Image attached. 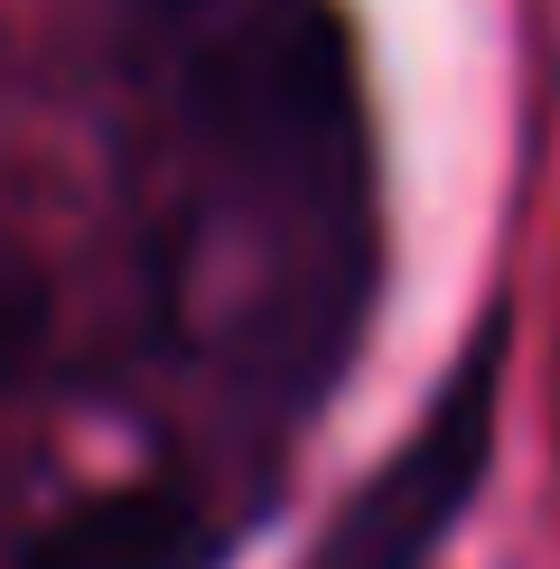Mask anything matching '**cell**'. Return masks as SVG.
I'll return each instance as SVG.
<instances>
[{"label": "cell", "mask_w": 560, "mask_h": 569, "mask_svg": "<svg viewBox=\"0 0 560 569\" xmlns=\"http://www.w3.org/2000/svg\"><path fill=\"white\" fill-rule=\"evenodd\" d=\"M38 346H47V271H38V252L0 224V392L38 365Z\"/></svg>", "instance_id": "3"}, {"label": "cell", "mask_w": 560, "mask_h": 569, "mask_svg": "<svg viewBox=\"0 0 560 569\" xmlns=\"http://www.w3.org/2000/svg\"><path fill=\"white\" fill-rule=\"evenodd\" d=\"M496 392H504V318H486L439 401L420 411V430L318 532L309 569H430V551L458 532V513L477 505L486 467H496Z\"/></svg>", "instance_id": "1"}, {"label": "cell", "mask_w": 560, "mask_h": 569, "mask_svg": "<svg viewBox=\"0 0 560 569\" xmlns=\"http://www.w3.org/2000/svg\"><path fill=\"white\" fill-rule=\"evenodd\" d=\"M224 532L206 523L187 495L169 486H122V495H93L66 523H47L19 569H216Z\"/></svg>", "instance_id": "2"}]
</instances>
